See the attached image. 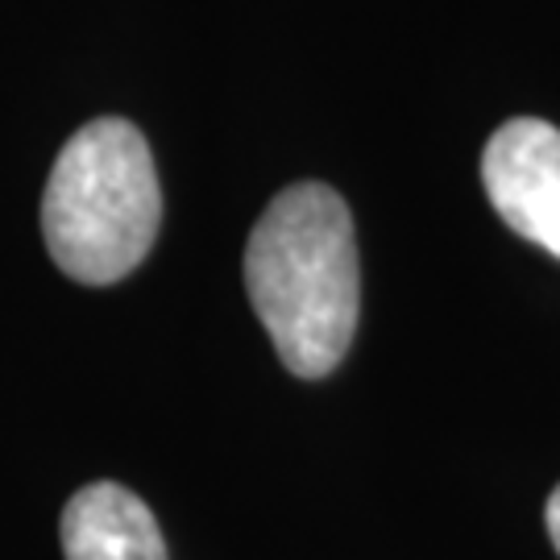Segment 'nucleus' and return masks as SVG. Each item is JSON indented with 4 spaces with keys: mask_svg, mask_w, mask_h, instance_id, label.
I'll return each mask as SVG.
<instances>
[{
    "mask_svg": "<svg viewBox=\"0 0 560 560\" xmlns=\"http://www.w3.org/2000/svg\"><path fill=\"white\" fill-rule=\"evenodd\" d=\"M245 291L282 365L324 378L358 332L353 217L332 187L295 183L279 191L245 245Z\"/></svg>",
    "mask_w": 560,
    "mask_h": 560,
    "instance_id": "f257e3e1",
    "label": "nucleus"
},
{
    "mask_svg": "<svg viewBox=\"0 0 560 560\" xmlns=\"http://www.w3.org/2000/svg\"><path fill=\"white\" fill-rule=\"evenodd\" d=\"M162 224L150 145L120 117L88 120L62 145L42 196V237L62 275L88 287L133 275Z\"/></svg>",
    "mask_w": 560,
    "mask_h": 560,
    "instance_id": "f03ea898",
    "label": "nucleus"
},
{
    "mask_svg": "<svg viewBox=\"0 0 560 560\" xmlns=\"http://www.w3.org/2000/svg\"><path fill=\"white\" fill-rule=\"evenodd\" d=\"M481 183L506 229L560 258V129L515 117L494 129L481 154Z\"/></svg>",
    "mask_w": 560,
    "mask_h": 560,
    "instance_id": "7ed1b4c3",
    "label": "nucleus"
},
{
    "mask_svg": "<svg viewBox=\"0 0 560 560\" xmlns=\"http://www.w3.org/2000/svg\"><path fill=\"white\" fill-rule=\"evenodd\" d=\"M67 560H166L159 520L117 481H92L62 511Z\"/></svg>",
    "mask_w": 560,
    "mask_h": 560,
    "instance_id": "20e7f679",
    "label": "nucleus"
},
{
    "mask_svg": "<svg viewBox=\"0 0 560 560\" xmlns=\"http://www.w3.org/2000/svg\"><path fill=\"white\" fill-rule=\"evenodd\" d=\"M544 523H548V536H552V544H557V552H560V486L552 490V499H548Z\"/></svg>",
    "mask_w": 560,
    "mask_h": 560,
    "instance_id": "39448f33",
    "label": "nucleus"
}]
</instances>
